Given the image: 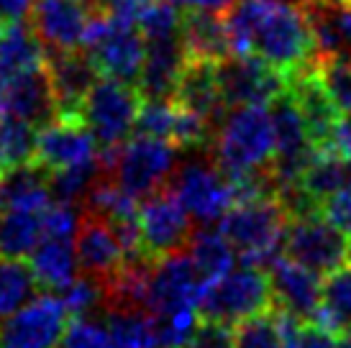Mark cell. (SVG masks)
Wrapping results in <instances>:
<instances>
[{
	"label": "cell",
	"instance_id": "cell-42",
	"mask_svg": "<svg viewBox=\"0 0 351 348\" xmlns=\"http://www.w3.org/2000/svg\"><path fill=\"white\" fill-rule=\"evenodd\" d=\"M152 0H98L100 13L108 18L123 21V23H134L136 26L141 13L147 10V5Z\"/></svg>",
	"mask_w": 351,
	"mask_h": 348
},
{
	"label": "cell",
	"instance_id": "cell-32",
	"mask_svg": "<svg viewBox=\"0 0 351 348\" xmlns=\"http://www.w3.org/2000/svg\"><path fill=\"white\" fill-rule=\"evenodd\" d=\"M36 290H39V282L31 271V264L0 256V320H5L26 302L34 300Z\"/></svg>",
	"mask_w": 351,
	"mask_h": 348
},
{
	"label": "cell",
	"instance_id": "cell-33",
	"mask_svg": "<svg viewBox=\"0 0 351 348\" xmlns=\"http://www.w3.org/2000/svg\"><path fill=\"white\" fill-rule=\"evenodd\" d=\"M315 72L343 116H351V54L331 51L315 59Z\"/></svg>",
	"mask_w": 351,
	"mask_h": 348
},
{
	"label": "cell",
	"instance_id": "cell-5",
	"mask_svg": "<svg viewBox=\"0 0 351 348\" xmlns=\"http://www.w3.org/2000/svg\"><path fill=\"white\" fill-rule=\"evenodd\" d=\"M272 308L274 295L269 271L241 261V266H234L221 279L205 287L197 312H200V320L239 325L249 318L269 312Z\"/></svg>",
	"mask_w": 351,
	"mask_h": 348
},
{
	"label": "cell",
	"instance_id": "cell-4",
	"mask_svg": "<svg viewBox=\"0 0 351 348\" xmlns=\"http://www.w3.org/2000/svg\"><path fill=\"white\" fill-rule=\"evenodd\" d=\"M100 172L113 177L128 195L144 200L169 184L175 174V146L165 138L134 136L123 146L100 151Z\"/></svg>",
	"mask_w": 351,
	"mask_h": 348
},
{
	"label": "cell",
	"instance_id": "cell-14",
	"mask_svg": "<svg viewBox=\"0 0 351 348\" xmlns=\"http://www.w3.org/2000/svg\"><path fill=\"white\" fill-rule=\"evenodd\" d=\"M75 253H77L80 274L95 279L103 290L110 282H116V277L123 271L128 256H131L121 241V236L113 231V225L90 210L80 213Z\"/></svg>",
	"mask_w": 351,
	"mask_h": 348
},
{
	"label": "cell",
	"instance_id": "cell-16",
	"mask_svg": "<svg viewBox=\"0 0 351 348\" xmlns=\"http://www.w3.org/2000/svg\"><path fill=\"white\" fill-rule=\"evenodd\" d=\"M100 159L98 141L80 116H57L36 136V162L49 172L88 166Z\"/></svg>",
	"mask_w": 351,
	"mask_h": 348
},
{
	"label": "cell",
	"instance_id": "cell-46",
	"mask_svg": "<svg viewBox=\"0 0 351 348\" xmlns=\"http://www.w3.org/2000/svg\"><path fill=\"white\" fill-rule=\"evenodd\" d=\"M162 3H169L175 8H190V0H162Z\"/></svg>",
	"mask_w": 351,
	"mask_h": 348
},
{
	"label": "cell",
	"instance_id": "cell-26",
	"mask_svg": "<svg viewBox=\"0 0 351 348\" xmlns=\"http://www.w3.org/2000/svg\"><path fill=\"white\" fill-rule=\"evenodd\" d=\"M47 64V49L23 21H10L0 39V77H16Z\"/></svg>",
	"mask_w": 351,
	"mask_h": 348
},
{
	"label": "cell",
	"instance_id": "cell-21",
	"mask_svg": "<svg viewBox=\"0 0 351 348\" xmlns=\"http://www.w3.org/2000/svg\"><path fill=\"white\" fill-rule=\"evenodd\" d=\"M5 108L8 116L29 121L36 128L57 118V100L49 82L47 64L34 72H23L5 79Z\"/></svg>",
	"mask_w": 351,
	"mask_h": 348
},
{
	"label": "cell",
	"instance_id": "cell-3",
	"mask_svg": "<svg viewBox=\"0 0 351 348\" xmlns=\"http://www.w3.org/2000/svg\"><path fill=\"white\" fill-rule=\"evenodd\" d=\"M290 215L277 195L236 203L221 218L218 231L236 249L244 264L267 269L277 256L285 253V233Z\"/></svg>",
	"mask_w": 351,
	"mask_h": 348
},
{
	"label": "cell",
	"instance_id": "cell-45",
	"mask_svg": "<svg viewBox=\"0 0 351 348\" xmlns=\"http://www.w3.org/2000/svg\"><path fill=\"white\" fill-rule=\"evenodd\" d=\"M339 348H351V330H346L343 336H339Z\"/></svg>",
	"mask_w": 351,
	"mask_h": 348
},
{
	"label": "cell",
	"instance_id": "cell-7",
	"mask_svg": "<svg viewBox=\"0 0 351 348\" xmlns=\"http://www.w3.org/2000/svg\"><path fill=\"white\" fill-rule=\"evenodd\" d=\"M85 51L93 57L103 77L136 85L144 69V59H147V39L134 23L108 18L100 13L90 23Z\"/></svg>",
	"mask_w": 351,
	"mask_h": 348
},
{
	"label": "cell",
	"instance_id": "cell-12",
	"mask_svg": "<svg viewBox=\"0 0 351 348\" xmlns=\"http://www.w3.org/2000/svg\"><path fill=\"white\" fill-rule=\"evenodd\" d=\"M169 187L187 213L200 223L221 221L236 203L234 184L218 164L190 162L182 169H175Z\"/></svg>",
	"mask_w": 351,
	"mask_h": 348
},
{
	"label": "cell",
	"instance_id": "cell-34",
	"mask_svg": "<svg viewBox=\"0 0 351 348\" xmlns=\"http://www.w3.org/2000/svg\"><path fill=\"white\" fill-rule=\"evenodd\" d=\"M100 177V159L88 166H72V169H57L49 174L51 200L62 205H77L88 197L90 187Z\"/></svg>",
	"mask_w": 351,
	"mask_h": 348
},
{
	"label": "cell",
	"instance_id": "cell-28",
	"mask_svg": "<svg viewBox=\"0 0 351 348\" xmlns=\"http://www.w3.org/2000/svg\"><path fill=\"white\" fill-rule=\"evenodd\" d=\"M44 238V210L10 208L0 213V256L23 259Z\"/></svg>",
	"mask_w": 351,
	"mask_h": 348
},
{
	"label": "cell",
	"instance_id": "cell-17",
	"mask_svg": "<svg viewBox=\"0 0 351 348\" xmlns=\"http://www.w3.org/2000/svg\"><path fill=\"white\" fill-rule=\"evenodd\" d=\"M47 72L57 100V116H80L100 72L88 51H47Z\"/></svg>",
	"mask_w": 351,
	"mask_h": 348
},
{
	"label": "cell",
	"instance_id": "cell-25",
	"mask_svg": "<svg viewBox=\"0 0 351 348\" xmlns=\"http://www.w3.org/2000/svg\"><path fill=\"white\" fill-rule=\"evenodd\" d=\"M31 271L44 290H67L77 279V253L75 238H49L44 236L31 251Z\"/></svg>",
	"mask_w": 351,
	"mask_h": 348
},
{
	"label": "cell",
	"instance_id": "cell-6",
	"mask_svg": "<svg viewBox=\"0 0 351 348\" xmlns=\"http://www.w3.org/2000/svg\"><path fill=\"white\" fill-rule=\"evenodd\" d=\"M144 95L136 85L113 77H100L82 105V121L103 149L123 146L136 131V118Z\"/></svg>",
	"mask_w": 351,
	"mask_h": 348
},
{
	"label": "cell",
	"instance_id": "cell-22",
	"mask_svg": "<svg viewBox=\"0 0 351 348\" xmlns=\"http://www.w3.org/2000/svg\"><path fill=\"white\" fill-rule=\"evenodd\" d=\"M185 62L187 54L180 36L147 41V59H144V69H141V77L136 82L141 95L172 100Z\"/></svg>",
	"mask_w": 351,
	"mask_h": 348
},
{
	"label": "cell",
	"instance_id": "cell-35",
	"mask_svg": "<svg viewBox=\"0 0 351 348\" xmlns=\"http://www.w3.org/2000/svg\"><path fill=\"white\" fill-rule=\"evenodd\" d=\"M177 103L175 100H162V97H144L141 110L136 118V134L152 136V138H172L175 128Z\"/></svg>",
	"mask_w": 351,
	"mask_h": 348
},
{
	"label": "cell",
	"instance_id": "cell-27",
	"mask_svg": "<svg viewBox=\"0 0 351 348\" xmlns=\"http://www.w3.org/2000/svg\"><path fill=\"white\" fill-rule=\"evenodd\" d=\"M313 323L333 336L351 330V264L323 277L321 305L313 315Z\"/></svg>",
	"mask_w": 351,
	"mask_h": 348
},
{
	"label": "cell",
	"instance_id": "cell-19",
	"mask_svg": "<svg viewBox=\"0 0 351 348\" xmlns=\"http://www.w3.org/2000/svg\"><path fill=\"white\" fill-rule=\"evenodd\" d=\"M287 87H290V92L295 97V105H298L302 121H305V128H308V134L313 138V146L321 149L328 141V136L333 134V128L339 126L343 113L336 108V103L328 95V90L323 87L321 77L315 72V64L293 75Z\"/></svg>",
	"mask_w": 351,
	"mask_h": 348
},
{
	"label": "cell",
	"instance_id": "cell-9",
	"mask_svg": "<svg viewBox=\"0 0 351 348\" xmlns=\"http://www.w3.org/2000/svg\"><path fill=\"white\" fill-rule=\"evenodd\" d=\"M285 253L326 277L349 261V233L333 225L323 213L290 218Z\"/></svg>",
	"mask_w": 351,
	"mask_h": 348
},
{
	"label": "cell",
	"instance_id": "cell-30",
	"mask_svg": "<svg viewBox=\"0 0 351 348\" xmlns=\"http://www.w3.org/2000/svg\"><path fill=\"white\" fill-rule=\"evenodd\" d=\"M351 177V162L343 156H336L331 151H315L311 164L305 166L302 177L298 179V187L311 197L315 205H321L341 190L346 179Z\"/></svg>",
	"mask_w": 351,
	"mask_h": 348
},
{
	"label": "cell",
	"instance_id": "cell-40",
	"mask_svg": "<svg viewBox=\"0 0 351 348\" xmlns=\"http://www.w3.org/2000/svg\"><path fill=\"white\" fill-rule=\"evenodd\" d=\"M182 348H236V330L234 325H226V323L200 320L193 338Z\"/></svg>",
	"mask_w": 351,
	"mask_h": 348
},
{
	"label": "cell",
	"instance_id": "cell-43",
	"mask_svg": "<svg viewBox=\"0 0 351 348\" xmlns=\"http://www.w3.org/2000/svg\"><path fill=\"white\" fill-rule=\"evenodd\" d=\"M34 8V0H0V21H23Z\"/></svg>",
	"mask_w": 351,
	"mask_h": 348
},
{
	"label": "cell",
	"instance_id": "cell-41",
	"mask_svg": "<svg viewBox=\"0 0 351 348\" xmlns=\"http://www.w3.org/2000/svg\"><path fill=\"white\" fill-rule=\"evenodd\" d=\"M321 213L333 223L339 225L341 231L351 233V177L346 179L341 190L336 195H331L326 203H323Z\"/></svg>",
	"mask_w": 351,
	"mask_h": 348
},
{
	"label": "cell",
	"instance_id": "cell-38",
	"mask_svg": "<svg viewBox=\"0 0 351 348\" xmlns=\"http://www.w3.org/2000/svg\"><path fill=\"white\" fill-rule=\"evenodd\" d=\"M236 348H285L272 310L236 325Z\"/></svg>",
	"mask_w": 351,
	"mask_h": 348
},
{
	"label": "cell",
	"instance_id": "cell-13",
	"mask_svg": "<svg viewBox=\"0 0 351 348\" xmlns=\"http://www.w3.org/2000/svg\"><path fill=\"white\" fill-rule=\"evenodd\" d=\"M69 323L62 297L41 295L0 323V348H57Z\"/></svg>",
	"mask_w": 351,
	"mask_h": 348
},
{
	"label": "cell",
	"instance_id": "cell-23",
	"mask_svg": "<svg viewBox=\"0 0 351 348\" xmlns=\"http://www.w3.org/2000/svg\"><path fill=\"white\" fill-rule=\"evenodd\" d=\"M180 39H182L187 59L223 62L231 57L226 18L218 10L187 8V13L182 16V26H180Z\"/></svg>",
	"mask_w": 351,
	"mask_h": 348
},
{
	"label": "cell",
	"instance_id": "cell-49",
	"mask_svg": "<svg viewBox=\"0 0 351 348\" xmlns=\"http://www.w3.org/2000/svg\"><path fill=\"white\" fill-rule=\"evenodd\" d=\"M336 3H349V0H336Z\"/></svg>",
	"mask_w": 351,
	"mask_h": 348
},
{
	"label": "cell",
	"instance_id": "cell-10",
	"mask_svg": "<svg viewBox=\"0 0 351 348\" xmlns=\"http://www.w3.org/2000/svg\"><path fill=\"white\" fill-rule=\"evenodd\" d=\"M218 85L226 108L269 105L274 97L287 90L290 77L256 54H231L218 62Z\"/></svg>",
	"mask_w": 351,
	"mask_h": 348
},
{
	"label": "cell",
	"instance_id": "cell-24",
	"mask_svg": "<svg viewBox=\"0 0 351 348\" xmlns=\"http://www.w3.org/2000/svg\"><path fill=\"white\" fill-rule=\"evenodd\" d=\"M49 174V169L36 159L3 169L0 172V213L10 208L47 210L51 205Z\"/></svg>",
	"mask_w": 351,
	"mask_h": 348
},
{
	"label": "cell",
	"instance_id": "cell-36",
	"mask_svg": "<svg viewBox=\"0 0 351 348\" xmlns=\"http://www.w3.org/2000/svg\"><path fill=\"white\" fill-rule=\"evenodd\" d=\"M138 31L144 34V39H167V36H180V26H182V13L180 8L162 3V0H152L147 10L138 18Z\"/></svg>",
	"mask_w": 351,
	"mask_h": 348
},
{
	"label": "cell",
	"instance_id": "cell-18",
	"mask_svg": "<svg viewBox=\"0 0 351 348\" xmlns=\"http://www.w3.org/2000/svg\"><path fill=\"white\" fill-rule=\"evenodd\" d=\"M267 271H269V282H272L274 308H285L300 318L313 320L315 310L321 305V274L308 269L300 261L290 259L287 253L277 256L267 266Z\"/></svg>",
	"mask_w": 351,
	"mask_h": 348
},
{
	"label": "cell",
	"instance_id": "cell-2",
	"mask_svg": "<svg viewBox=\"0 0 351 348\" xmlns=\"http://www.w3.org/2000/svg\"><path fill=\"white\" fill-rule=\"evenodd\" d=\"M274 123L269 105L228 108L215 128V164L226 177L267 169L274 159Z\"/></svg>",
	"mask_w": 351,
	"mask_h": 348
},
{
	"label": "cell",
	"instance_id": "cell-44",
	"mask_svg": "<svg viewBox=\"0 0 351 348\" xmlns=\"http://www.w3.org/2000/svg\"><path fill=\"white\" fill-rule=\"evenodd\" d=\"M339 29H341L343 44H351V0L339 5Z\"/></svg>",
	"mask_w": 351,
	"mask_h": 348
},
{
	"label": "cell",
	"instance_id": "cell-39",
	"mask_svg": "<svg viewBox=\"0 0 351 348\" xmlns=\"http://www.w3.org/2000/svg\"><path fill=\"white\" fill-rule=\"evenodd\" d=\"M62 300L69 310V318H85L93 310L103 308V300H106V292L95 279H90L85 274H80L77 279L69 284L67 290H62Z\"/></svg>",
	"mask_w": 351,
	"mask_h": 348
},
{
	"label": "cell",
	"instance_id": "cell-31",
	"mask_svg": "<svg viewBox=\"0 0 351 348\" xmlns=\"http://www.w3.org/2000/svg\"><path fill=\"white\" fill-rule=\"evenodd\" d=\"M190 259L195 264V271L200 274L203 284H213L223 274L234 269L236 264V249L228 243L221 231H197L187 243Z\"/></svg>",
	"mask_w": 351,
	"mask_h": 348
},
{
	"label": "cell",
	"instance_id": "cell-15",
	"mask_svg": "<svg viewBox=\"0 0 351 348\" xmlns=\"http://www.w3.org/2000/svg\"><path fill=\"white\" fill-rule=\"evenodd\" d=\"M205 284L195 271L190 253H172L156 259L147 282V310L154 315H169L177 310L200 305Z\"/></svg>",
	"mask_w": 351,
	"mask_h": 348
},
{
	"label": "cell",
	"instance_id": "cell-47",
	"mask_svg": "<svg viewBox=\"0 0 351 348\" xmlns=\"http://www.w3.org/2000/svg\"><path fill=\"white\" fill-rule=\"evenodd\" d=\"M349 264H351V233H349Z\"/></svg>",
	"mask_w": 351,
	"mask_h": 348
},
{
	"label": "cell",
	"instance_id": "cell-37",
	"mask_svg": "<svg viewBox=\"0 0 351 348\" xmlns=\"http://www.w3.org/2000/svg\"><path fill=\"white\" fill-rule=\"evenodd\" d=\"M57 348H116L108 325L100 320H93L90 315L85 318H69L64 336L59 340Z\"/></svg>",
	"mask_w": 351,
	"mask_h": 348
},
{
	"label": "cell",
	"instance_id": "cell-1",
	"mask_svg": "<svg viewBox=\"0 0 351 348\" xmlns=\"http://www.w3.org/2000/svg\"><path fill=\"white\" fill-rule=\"evenodd\" d=\"M231 54H256L293 77L315 64L318 44L305 3L239 0L223 13Z\"/></svg>",
	"mask_w": 351,
	"mask_h": 348
},
{
	"label": "cell",
	"instance_id": "cell-48",
	"mask_svg": "<svg viewBox=\"0 0 351 348\" xmlns=\"http://www.w3.org/2000/svg\"><path fill=\"white\" fill-rule=\"evenodd\" d=\"M3 31H5V29H3V23H0V39H3Z\"/></svg>",
	"mask_w": 351,
	"mask_h": 348
},
{
	"label": "cell",
	"instance_id": "cell-8",
	"mask_svg": "<svg viewBox=\"0 0 351 348\" xmlns=\"http://www.w3.org/2000/svg\"><path fill=\"white\" fill-rule=\"evenodd\" d=\"M193 215L167 184L159 192L141 200L138 208V241L149 259H165L180 253L193 238Z\"/></svg>",
	"mask_w": 351,
	"mask_h": 348
},
{
	"label": "cell",
	"instance_id": "cell-20",
	"mask_svg": "<svg viewBox=\"0 0 351 348\" xmlns=\"http://www.w3.org/2000/svg\"><path fill=\"white\" fill-rule=\"evenodd\" d=\"M177 105L193 110L197 116L208 118L210 123H221L226 116V103L218 85V62H205V59H187L182 75L177 79L175 90Z\"/></svg>",
	"mask_w": 351,
	"mask_h": 348
},
{
	"label": "cell",
	"instance_id": "cell-11",
	"mask_svg": "<svg viewBox=\"0 0 351 348\" xmlns=\"http://www.w3.org/2000/svg\"><path fill=\"white\" fill-rule=\"evenodd\" d=\"M31 31L47 51L85 47L90 23L100 16L98 0H34Z\"/></svg>",
	"mask_w": 351,
	"mask_h": 348
},
{
	"label": "cell",
	"instance_id": "cell-29",
	"mask_svg": "<svg viewBox=\"0 0 351 348\" xmlns=\"http://www.w3.org/2000/svg\"><path fill=\"white\" fill-rule=\"evenodd\" d=\"M106 318L116 348H159L156 315L147 308H106Z\"/></svg>",
	"mask_w": 351,
	"mask_h": 348
}]
</instances>
